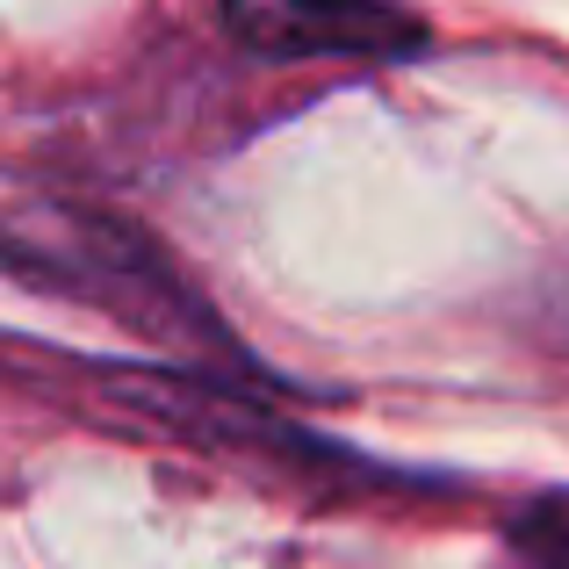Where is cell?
Returning <instances> with one entry per match:
<instances>
[{
    "label": "cell",
    "mask_w": 569,
    "mask_h": 569,
    "mask_svg": "<svg viewBox=\"0 0 569 569\" xmlns=\"http://www.w3.org/2000/svg\"><path fill=\"white\" fill-rule=\"evenodd\" d=\"M0 267L22 274L43 296L94 303L144 332H209V310L188 296V281L159 260L144 231L116 217H94L80 202H22L0 209Z\"/></svg>",
    "instance_id": "1"
},
{
    "label": "cell",
    "mask_w": 569,
    "mask_h": 569,
    "mask_svg": "<svg viewBox=\"0 0 569 569\" xmlns=\"http://www.w3.org/2000/svg\"><path fill=\"white\" fill-rule=\"evenodd\" d=\"M223 29L260 58L318 66V58H389L426 51L432 29L403 0H223Z\"/></svg>",
    "instance_id": "2"
}]
</instances>
